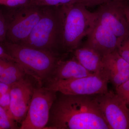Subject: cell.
Segmentation results:
<instances>
[{
  "instance_id": "603a6c76",
  "label": "cell",
  "mask_w": 129,
  "mask_h": 129,
  "mask_svg": "<svg viewBox=\"0 0 129 129\" xmlns=\"http://www.w3.org/2000/svg\"><path fill=\"white\" fill-rule=\"evenodd\" d=\"M112 0H80L79 3H82L87 7H92L100 5Z\"/></svg>"
},
{
  "instance_id": "30bf717a",
  "label": "cell",
  "mask_w": 129,
  "mask_h": 129,
  "mask_svg": "<svg viewBox=\"0 0 129 129\" xmlns=\"http://www.w3.org/2000/svg\"><path fill=\"white\" fill-rule=\"evenodd\" d=\"M28 76L13 84L10 89L9 112L17 123L20 124L27 114L35 87Z\"/></svg>"
},
{
  "instance_id": "7a4b0ae2",
  "label": "cell",
  "mask_w": 129,
  "mask_h": 129,
  "mask_svg": "<svg viewBox=\"0 0 129 129\" xmlns=\"http://www.w3.org/2000/svg\"><path fill=\"white\" fill-rule=\"evenodd\" d=\"M62 29L61 6H44L42 16L29 36L18 44L60 56L63 51Z\"/></svg>"
},
{
  "instance_id": "cb8c5ba5",
  "label": "cell",
  "mask_w": 129,
  "mask_h": 129,
  "mask_svg": "<svg viewBox=\"0 0 129 129\" xmlns=\"http://www.w3.org/2000/svg\"><path fill=\"white\" fill-rule=\"evenodd\" d=\"M0 58L3 59H7L8 60H10V61L16 62L15 59L11 56L9 55V54H8L5 50L4 48L1 45H0Z\"/></svg>"
},
{
  "instance_id": "277c9868",
  "label": "cell",
  "mask_w": 129,
  "mask_h": 129,
  "mask_svg": "<svg viewBox=\"0 0 129 129\" xmlns=\"http://www.w3.org/2000/svg\"><path fill=\"white\" fill-rule=\"evenodd\" d=\"M62 12V47L73 52L88 36L97 22L95 12H90L80 3L61 6Z\"/></svg>"
},
{
  "instance_id": "3957f363",
  "label": "cell",
  "mask_w": 129,
  "mask_h": 129,
  "mask_svg": "<svg viewBox=\"0 0 129 129\" xmlns=\"http://www.w3.org/2000/svg\"><path fill=\"white\" fill-rule=\"evenodd\" d=\"M2 46L27 74L41 85L48 82L62 59L60 56L9 41L4 42Z\"/></svg>"
},
{
  "instance_id": "4fadbf2b",
  "label": "cell",
  "mask_w": 129,
  "mask_h": 129,
  "mask_svg": "<svg viewBox=\"0 0 129 129\" xmlns=\"http://www.w3.org/2000/svg\"><path fill=\"white\" fill-rule=\"evenodd\" d=\"M92 74L85 69L74 57L70 60L62 59L58 62L47 83L52 81L79 78Z\"/></svg>"
},
{
  "instance_id": "5b68a950",
  "label": "cell",
  "mask_w": 129,
  "mask_h": 129,
  "mask_svg": "<svg viewBox=\"0 0 129 129\" xmlns=\"http://www.w3.org/2000/svg\"><path fill=\"white\" fill-rule=\"evenodd\" d=\"M108 76L104 71L79 78L52 81L46 88L67 95H92L107 92Z\"/></svg>"
},
{
  "instance_id": "5bb4252c",
  "label": "cell",
  "mask_w": 129,
  "mask_h": 129,
  "mask_svg": "<svg viewBox=\"0 0 129 129\" xmlns=\"http://www.w3.org/2000/svg\"><path fill=\"white\" fill-rule=\"evenodd\" d=\"M73 52L74 57L89 72L98 74L104 71L102 56L92 48L81 45Z\"/></svg>"
},
{
  "instance_id": "52a82bcc",
  "label": "cell",
  "mask_w": 129,
  "mask_h": 129,
  "mask_svg": "<svg viewBox=\"0 0 129 129\" xmlns=\"http://www.w3.org/2000/svg\"><path fill=\"white\" fill-rule=\"evenodd\" d=\"M15 10L9 20H6L7 38L9 42L18 44L26 39L41 18L44 6L30 2Z\"/></svg>"
},
{
  "instance_id": "4316f807",
  "label": "cell",
  "mask_w": 129,
  "mask_h": 129,
  "mask_svg": "<svg viewBox=\"0 0 129 129\" xmlns=\"http://www.w3.org/2000/svg\"><path fill=\"white\" fill-rule=\"evenodd\" d=\"M7 62L0 58V76L3 73Z\"/></svg>"
},
{
  "instance_id": "8fae6325",
  "label": "cell",
  "mask_w": 129,
  "mask_h": 129,
  "mask_svg": "<svg viewBox=\"0 0 129 129\" xmlns=\"http://www.w3.org/2000/svg\"><path fill=\"white\" fill-rule=\"evenodd\" d=\"M120 44L117 37L111 30L96 22L84 45L103 56L117 50Z\"/></svg>"
},
{
  "instance_id": "2e32d148",
  "label": "cell",
  "mask_w": 129,
  "mask_h": 129,
  "mask_svg": "<svg viewBox=\"0 0 129 129\" xmlns=\"http://www.w3.org/2000/svg\"><path fill=\"white\" fill-rule=\"evenodd\" d=\"M17 122L9 112L0 106V129H17Z\"/></svg>"
},
{
  "instance_id": "6da1fadb",
  "label": "cell",
  "mask_w": 129,
  "mask_h": 129,
  "mask_svg": "<svg viewBox=\"0 0 129 129\" xmlns=\"http://www.w3.org/2000/svg\"><path fill=\"white\" fill-rule=\"evenodd\" d=\"M60 94L52 104L45 129H109L94 95Z\"/></svg>"
},
{
  "instance_id": "9c48e42d",
  "label": "cell",
  "mask_w": 129,
  "mask_h": 129,
  "mask_svg": "<svg viewBox=\"0 0 129 129\" xmlns=\"http://www.w3.org/2000/svg\"><path fill=\"white\" fill-rule=\"evenodd\" d=\"M123 0H112L100 5L95 11L97 22L111 30L120 44L129 35V26L123 12Z\"/></svg>"
},
{
  "instance_id": "7402d4cb",
  "label": "cell",
  "mask_w": 129,
  "mask_h": 129,
  "mask_svg": "<svg viewBox=\"0 0 129 129\" xmlns=\"http://www.w3.org/2000/svg\"><path fill=\"white\" fill-rule=\"evenodd\" d=\"M10 102H11V96H10V91L5 93L4 94L0 95V106L3 108L10 113L9 106H10Z\"/></svg>"
},
{
  "instance_id": "9a60e30c",
  "label": "cell",
  "mask_w": 129,
  "mask_h": 129,
  "mask_svg": "<svg viewBox=\"0 0 129 129\" xmlns=\"http://www.w3.org/2000/svg\"><path fill=\"white\" fill-rule=\"evenodd\" d=\"M29 76L23 68L15 62H7L3 73L0 76V81L11 86Z\"/></svg>"
},
{
  "instance_id": "ac0fdd59",
  "label": "cell",
  "mask_w": 129,
  "mask_h": 129,
  "mask_svg": "<svg viewBox=\"0 0 129 129\" xmlns=\"http://www.w3.org/2000/svg\"><path fill=\"white\" fill-rule=\"evenodd\" d=\"M115 89L117 94L129 107V80Z\"/></svg>"
},
{
  "instance_id": "d4e9b609",
  "label": "cell",
  "mask_w": 129,
  "mask_h": 129,
  "mask_svg": "<svg viewBox=\"0 0 129 129\" xmlns=\"http://www.w3.org/2000/svg\"><path fill=\"white\" fill-rule=\"evenodd\" d=\"M123 9L125 19L129 26V3L125 0H123Z\"/></svg>"
},
{
  "instance_id": "d6986e66",
  "label": "cell",
  "mask_w": 129,
  "mask_h": 129,
  "mask_svg": "<svg viewBox=\"0 0 129 129\" xmlns=\"http://www.w3.org/2000/svg\"><path fill=\"white\" fill-rule=\"evenodd\" d=\"M117 51L121 56L129 63V35L121 42Z\"/></svg>"
},
{
  "instance_id": "ba28073f",
  "label": "cell",
  "mask_w": 129,
  "mask_h": 129,
  "mask_svg": "<svg viewBox=\"0 0 129 129\" xmlns=\"http://www.w3.org/2000/svg\"><path fill=\"white\" fill-rule=\"evenodd\" d=\"M109 129H129V108L120 96L114 91L94 95Z\"/></svg>"
},
{
  "instance_id": "e0dca14e",
  "label": "cell",
  "mask_w": 129,
  "mask_h": 129,
  "mask_svg": "<svg viewBox=\"0 0 129 129\" xmlns=\"http://www.w3.org/2000/svg\"><path fill=\"white\" fill-rule=\"evenodd\" d=\"M80 0H30L34 5L41 6L60 7L79 3Z\"/></svg>"
},
{
  "instance_id": "8992f818",
  "label": "cell",
  "mask_w": 129,
  "mask_h": 129,
  "mask_svg": "<svg viewBox=\"0 0 129 129\" xmlns=\"http://www.w3.org/2000/svg\"><path fill=\"white\" fill-rule=\"evenodd\" d=\"M57 93L39 84L35 86L27 114L19 129H45Z\"/></svg>"
},
{
  "instance_id": "7c38bea8",
  "label": "cell",
  "mask_w": 129,
  "mask_h": 129,
  "mask_svg": "<svg viewBox=\"0 0 129 129\" xmlns=\"http://www.w3.org/2000/svg\"><path fill=\"white\" fill-rule=\"evenodd\" d=\"M103 70L115 88L129 80V63L117 50L103 56Z\"/></svg>"
},
{
  "instance_id": "ffe728a7",
  "label": "cell",
  "mask_w": 129,
  "mask_h": 129,
  "mask_svg": "<svg viewBox=\"0 0 129 129\" xmlns=\"http://www.w3.org/2000/svg\"><path fill=\"white\" fill-rule=\"evenodd\" d=\"M30 1V0H0V5L14 8L28 4Z\"/></svg>"
},
{
  "instance_id": "484cf974",
  "label": "cell",
  "mask_w": 129,
  "mask_h": 129,
  "mask_svg": "<svg viewBox=\"0 0 129 129\" xmlns=\"http://www.w3.org/2000/svg\"><path fill=\"white\" fill-rule=\"evenodd\" d=\"M11 86L0 81V95L10 91Z\"/></svg>"
},
{
  "instance_id": "44dd1931",
  "label": "cell",
  "mask_w": 129,
  "mask_h": 129,
  "mask_svg": "<svg viewBox=\"0 0 129 129\" xmlns=\"http://www.w3.org/2000/svg\"><path fill=\"white\" fill-rule=\"evenodd\" d=\"M7 22L4 16L0 12V42H3L7 38Z\"/></svg>"
}]
</instances>
